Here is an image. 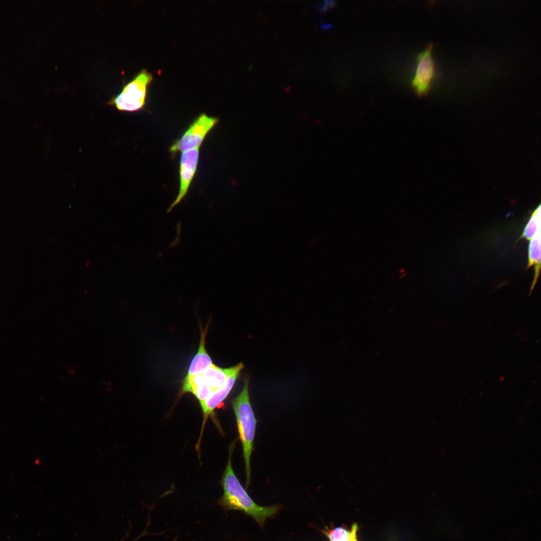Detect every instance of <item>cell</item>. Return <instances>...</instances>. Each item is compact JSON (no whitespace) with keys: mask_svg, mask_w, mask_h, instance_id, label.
<instances>
[{"mask_svg":"<svg viewBox=\"0 0 541 541\" xmlns=\"http://www.w3.org/2000/svg\"><path fill=\"white\" fill-rule=\"evenodd\" d=\"M234 444L235 441L229 448L228 460L221 481L223 494L219 500V503L225 509L244 512L253 518L260 525H263L267 518L277 513L280 506L277 504L267 506L259 505L248 494L232 467L231 457Z\"/></svg>","mask_w":541,"mask_h":541,"instance_id":"cell-1","label":"cell"},{"mask_svg":"<svg viewBox=\"0 0 541 541\" xmlns=\"http://www.w3.org/2000/svg\"><path fill=\"white\" fill-rule=\"evenodd\" d=\"M231 405L242 444L245 464L246 486L248 487L250 482V457L253 449L257 423L250 401L248 378H246L244 380L241 391L232 400Z\"/></svg>","mask_w":541,"mask_h":541,"instance_id":"cell-2","label":"cell"},{"mask_svg":"<svg viewBox=\"0 0 541 541\" xmlns=\"http://www.w3.org/2000/svg\"><path fill=\"white\" fill-rule=\"evenodd\" d=\"M152 78L150 73L142 70L109 104L120 111L133 112L140 110L145 105L147 89Z\"/></svg>","mask_w":541,"mask_h":541,"instance_id":"cell-3","label":"cell"},{"mask_svg":"<svg viewBox=\"0 0 541 541\" xmlns=\"http://www.w3.org/2000/svg\"><path fill=\"white\" fill-rule=\"evenodd\" d=\"M219 120L218 118L210 117L205 113L199 115L181 136L171 145L169 151L171 155L174 156L178 152L200 147L207 134Z\"/></svg>","mask_w":541,"mask_h":541,"instance_id":"cell-4","label":"cell"},{"mask_svg":"<svg viewBox=\"0 0 541 541\" xmlns=\"http://www.w3.org/2000/svg\"><path fill=\"white\" fill-rule=\"evenodd\" d=\"M199 155V147L182 152L179 164V188L178 194L168 208L170 212L178 204L187 194L197 170Z\"/></svg>","mask_w":541,"mask_h":541,"instance_id":"cell-5","label":"cell"},{"mask_svg":"<svg viewBox=\"0 0 541 541\" xmlns=\"http://www.w3.org/2000/svg\"><path fill=\"white\" fill-rule=\"evenodd\" d=\"M433 46V45L430 44L418 56V64L412 86L419 97L425 96L429 92L435 74L434 62L431 53Z\"/></svg>","mask_w":541,"mask_h":541,"instance_id":"cell-6","label":"cell"},{"mask_svg":"<svg viewBox=\"0 0 541 541\" xmlns=\"http://www.w3.org/2000/svg\"><path fill=\"white\" fill-rule=\"evenodd\" d=\"M243 367V364L240 363L239 367L230 375L223 387L213 392L205 401L200 402L203 416L201 434L208 416L226 398Z\"/></svg>","mask_w":541,"mask_h":541,"instance_id":"cell-7","label":"cell"},{"mask_svg":"<svg viewBox=\"0 0 541 541\" xmlns=\"http://www.w3.org/2000/svg\"><path fill=\"white\" fill-rule=\"evenodd\" d=\"M207 330V327L204 329H201L199 347L196 355L190 364L187 373L184 378L185 379L201 374L213 364L212 360L205 348V338Z\"/></svg>","mask_w":541,"mask_h":541,"instance_id":"cell-8","label":"cell"},{"mask_svg":"<svg viewBox=\"0 0 541 541\" xmlns=\"http://www.w3.org/2000/svg\"><path fill=\"white\" fill-rule=\"evenodd\" d=\"M213 392L211 387L205 381L202 375L200 374L183 379L180 394L192 393L199 402H201L207 399Z\"/></svg>","mask_w":541,"mask_h":541,"instance_id":"cell-9","label":"cell"},{"mask_svg":"<svg viewBox=\"0 0 541 541\" xmlns=\"http://www.w3.org/2000/svg\"><path fill=\"white\" fill-rule=\"evenodd\" d=\"M240 364V363L231 367L222 368L213 364L201 374L214 392L224 386L228 377L239 367Z\"/></svg>","mask_w":541,"mask_h":541,"instance_id":"cell-10","label":"cell"},{"mask_svg":"<svg viewBox=\"0 0 541 541\" xmlns=\"http://www.w3.org/2000/svg\"><path fill=\"white\" fill-rule=\"evenodd\" d=\"M540 238L541 228L539 229L533 237L529 241L528 248V261L526 269L533 266L534 277L530 289L529 296L531 294L539 276L540 270Z\"/></svg>","mask_w":541,"mask_h":541,"instance_id":"cell-11","label":"cell"},{"mask_svg":"<svg viewBox=\"0 0 541 541\" xmlns=\"http://www.w3.org/2000/svg\"><path fill=\"white\" fill-rule=\"evenodd\" d=\"M541 228L540 205L533 211L526 223L522 234L517 239L518 241L524 238L530 241L534 236L537 231Z\"/></svg>","mask_w":541,"mask_h":541,"instance_id":"cell-12","label":"cell"},{"mask_svg":"<svg viewBox=\"0 0 541 541\" xmlns=\"http://www.w3.org/2000/svg\"><path fill=\"white\" fill-rule=\"evenodd\" d=\"M322 531L328 537L329 541H339L350 534L351 529H348L343 525L332 528L327 527Z\"/></svg>","mask_w":541,"mask_h":541,"instance_id":"cell-13","label":"cell"},{"mask_svg":"<svg viewBox=\"0 0 541 541\" xmlns=\"http://www.w3.org/2000/svg\"><path fill=\"white\" fill-rule=\"evenodd\" d=\"M350 529L351 532L350 534L347 537L339 541H359L357 536V533L359 530L358 524L357 523H353Z\"/></svg>","mask_w":541,"mask_h":541,"instance_id":"cell-14","label":"cell"},{"mask_svg":"<svg viewBox=\"0 0 541 541\" xmlns=\"http://www.w3.org/2000/svg\"><path fill=\"white\" fill-rule=\"evenodd\" d=\"M328 8L327 6L323 4L322 6L317 7L316 10L319 13H325L328 11Z\"/></svg>","mask_w":541,"mask_h":541,"instance_id":"cell-15","label":"cell"},{"mask_svg":"<svg viewBox=\"0 0 541 541\" xmlns=\"http://www.w3.org/2000/svg\"><path fill=\"white\" fill-rule=\"evenodd\" d=\"M324 4L327 6L329 8H333L337 5V1H327L325 0L323 2Z\"/></svg>","mask_w":541,"mask_h":541,"instance_id":"cell-16","label":"cell"},{"mask_svg":"<svg viewBox=\"0 0 541 541\" xmlns=\"http://www.w3.org/2000/svg\"><path fill=\"white\" fill-rule=\"evenodd\" d=\"M320 23L321 25V28L323 30H327L333 26L330 24H324L322 19L320 20Z\"/></svg>","mask_w":541,"mask_h":541,"instance_id":"cell-17","label":"cell"}]
</instances>
